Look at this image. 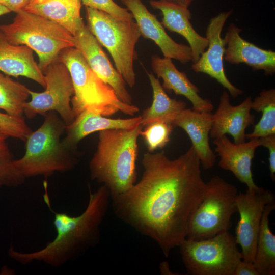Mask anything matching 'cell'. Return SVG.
Returning <instances> with one entry per match:
<instances>
[{
    "instance_id": "cell-17",
    "label": "cell",
    "mask_w": 275,
    "mask_h": 275,
    "mask_svg": "<svg viewBox=\"0 0 275 275\" xmlns=\"http://www.w3.org/2000/svg\"><path fill=\"white\" fill-rule=\"evenodd\" d=\"M241 30L233 23L229 25L224 38V59L230 64L244 63L254 71L262 70L266 75H272L275 72V52L246 41L240 35Z\"/></svg>"
},
{
    "instance_id": "cell-22",
    "label": "cell",
    "mask_w": 275,
    "mask_h": 275,
    "mask_svg": "<svg viewBox=\"0 0 275 275\" xmlns=\"http://www.w3.org/2000/svg\"><path fill=\"white\" fill-rule=\"evenodd\" d=\"M0 71L8 76L27 77L46 87L44 74L34 59L33 50L24 45L9 43L1 31Z\"/></svg>"
},
{
    "instance_id": "cell-2",
    "label": "cell",
    "mask_w": 275,
    "mask_h": 275,
    "mask_svg": "<svg viewBox=\"0 0 275 275\" xmlns=\"http://www.w3.org/2000/svg\"><path fill=\"white\" fill-rule=\"evenodd\" d=\"M44 201L54 215L53 224L57 232L54 239L43 248L31 252H21L11 246L8 254L11 258L23 265L39 261L59 267L97 244L100 227L107 213L111 196L103 185L94 191L89 188L86 209L80 215L72 216L52 209L46 181L44 182Z\"/></svg>"
},
{
    "instance_id": "cell-21",
    "label": "cell",
    "mask_w": 275,
    "mask_h": 275,
    "mask_svg": "<svg viewBox=\"0 0 275 275\" xmlns=\"http://www.w3.org/2000/svg\"><path fill=\"white\" fill-rule=\"evenodd\" d=\"M141 116L128 119H111L99 114L85 111L66 125V136L62 140L64 146L72 151L86 136L96 131L112 129L133 128L141 124Z\"/></svg>"
},
{
    "instance_id": "cell-3",
    "label": "cell",
    "mask_w": 275,
    "mask_h": 275,
    "mask_svg": "<svg viewBox=\"0 0 275 275\" xmlns=\"http://www.w3.org/2000/svg\"><path fill=\"white\" fill-rule=\"evenodd\" d=\"M143 126L99 131L97 148L89 162L92 180L104 185L111 198L136 182L138 137Z\"/></svg>"
},
{
    "instance_id": "cell-37",
    "label": "cell",
    "mask_w": 275,
    "mask_h": 275,
    "mask_svg": "<svg viewBox=\"0 0 275 275\" xmlns=\"http://www.w3.org/2000/svg\"><path fill=\"white\" fill-rule=\"evenodd\" d=\"M10 12L7 7L0 4V16L7 14Z\"/></svg>"
},
{
    "instance_id": "cell-26",
    "label": "cell",
    "mask_w": 275,
    "mask_h": 275,
    "mask_svg": "<svg viewBox=\"0 0 275 275\" xmlns=\"http://www.w3.org/2000/svg\"><path fill=\"white\" fill-rule=\"evenodd\" d=\"M252 109L261 112L259 121L246 139L260 138L275 134V89L263 90L252 102Z\"/></svg>"
},
{
    "instance_id": "cell-10",
    "label": "cell",
    "mask_w": 275,
    "mask_h": 275,
    "mask_svg": "<svg viewBox=\"0 0 275 275\" xmlns=\"http://www.w3.org/2000/svg\"><path fill=\"white\" fill-rule=\"evenodd\" d=\"M43 73L46 83L45 90L36 92L30 90L31 100L23 105L24 115L31 119L37 114L44 115L53 111L66 125L70 124L75 119L71 105L74 89L67 67L57 59Z\"/></svg>"
},
{
    "instance_id": "cell-36",
    "label": "cell",
    "mask_w": 275,
    "mask_h": 275,
    "mask_svg": "<svg viewBox=\"0 0 275 275\" xmlns=\"http://www.w3.org/2000/svg\"><path fill=\"white\" fill-rule=\"evenodd\" d=\"M188 8L194 0H162Z\"/></svg>"
},
{
    "instance_id": "cell-32",
    "label": "cell",
    "mask_w": 275,
    "mask_h": 275,
    "mask_svg": "<svg viewBox=\"0 0 275 275\" xmlns=\"http://www.w3.org/2000/svg\"><path fill=\"white\" fill-rule=\"evenodd\" d=\"M261 146L266 147L269 152V169L270 176L273 181L275 179V134L260 138Z\"/></svg>"
},
{
    "instance_id": "cell-25",
    "label": "cell",
    "mask_w": 275,
    "mask_h": 275,
    "mask_svg": "<svg viewBox=\"0 0 275 275\" xmlns=\"http://www.w3.org/2000/svg\"><path fill=\"white\" fill-rule=\"evenodd\" d=\"M275 209V201L264 209L258 235L254 260L259 275L275 274V235L269 226V217Z\"/></svg>"
},
{
    "instance_id": "cell-29",
    "label": "cell",
    "mask_w": 275,
    "mask_h": 275,
    "mask_svg": "<svg viewBox=\"0 0 275 275\" xmlns=\"http://www.w3.org/2000/svg\"><path fill=\"white\" fill-rule=\"evenodd\" d=\"M0 129L8 136L25 141L32 132L24 118H16L0 112Z\"/></svg>"
},
{
    "instance_id": "cell-14",
    "label": "cell",
    "mask_w": 275,
    "mask_h": 275,
    "mask_svg": "<svg viewBox=\"0 0 275 275\" xmlns=\"http://www.w3.org/2000/svg\"><path fill=\"white\" fill-rule=\"evenodd\" d=\"M131 13L141 36L153 41L164 57L174 59L182 64L191 61L189 46L179 44L166 33L156 16L151 13L141 0H120Z\"/></svg>"
},
{
    "instance_id": "cell-24",
    "label": "cell",
    "mask_w": 275,
    "mask_h": 275,
    "mask_svg": "<svg viewBox=\"0 0 275 275\" xmlns=\"http://www.w3.org/2000/svg\"><path fill=\"white\" fill-rule=\"evenodd\" d=\"M153 92L151 105L143 112L142 125L156 121L171 122L181 111L186 108L185 102L170 98L162 87L159 79L152 73H148Z\"/></svg>"
},
{
    "instance_id": "cell-5",
    "label": "cell",
    "mask_w": 275,
    "mask_h": 275,
    "mask_svg": "<svg viewBox=\"0 0 275 275\" xmlns=\"http://www.w3.org/2000/svg\"><path fill=\"white\" fill-rule=\"evenodd\" d=\"M58 59L67 67L73 83L74 94L71 105L74 117L85 111L104 116L118 112L133 116L139 108L121 101L113 89L90 68L84 56L75 47L62 50Z\"/></svg>"
},
{
    "instance_id": "cell-11",
    "label": "cell",
    "mask_w": 275,
    "mask_h": 275,
    "mask_svg": "<svg viewBox=\"0 0 275 275\" xmlns=\"http://www.w3.org/2000/svg\"><path fill=\"white\" fill-rule=\"evenodd\" d=\"M273 201L272 192L261 187L256 191L239 192L236 199L239 219L236 228V243L241 248L242 259L254 262L257 241L265 206Z\"/></svg>"
},
{
    "instance_id": "cell-9",
    "label": "cell",
    "mask_w": 275,
    "mask_h": 275,
    "mask_svg": "<svg viewBox=\"0 0 275 275\" xmlns=\"http://www.w3.org/2000/svg\"><path fill=\"white\" fill-rule=\"evenodd\" d=\"M205 196L190 223L186 238L201 240L228 231L237 212V187L219 176L206 183Z\"/></svg>"
},
{
    "instance_id": "cell-13",
    "label": "cell",
    "mask_w": 275,
    "mask_h": 275,
    "mask_svg": "<svg viewBox=\"0 0 275 275\" xmlns=\"http://www.w3.org/2000/svg\"><path fill=\"white\" fill-rule=\"evenodd\" d=\"M74 36V47L84 56L92 70L109 85L122 102L132 104V97L125 80L115 68L101 45L85 25Z\"/></svg>"
},
{
    "instance_id": "cell-4",
    "label": "cell",
    "mask_w": 275,
    "mask_h": 275,
    "mask_svg": "<svg viewBox=\"0 0 275 275\" xmlns=\"http://www.w3.org/2000/svg\"><path fill=\"white\" fill-rule=\"evenodd\" d=\"M44 115L42 124L26 138L23 156L13 160L15 168L25 179L37 176L47 178L56 172H66L78 161L72 151L63 144L61 136L66 125L61 118L53 111Z\"/></svg>"
},
{
    "instance_id": "cell-19",
    "label": "cell",
    "mask_w": 275,
    "mask_h": 275,
    "mask_svg": "<svg viewBox=\"0 0 275 275\" xmlns=\"http://www.w3.org/2000/svg\"><path fill=\"white\" fill-rule=\"evenodd\" d=\"M149 4L153 9L161 11V23L164 28L179 34L187 40L191 49V61L196 62L208 47V40L194 29L188 8L162 0H151Z\"/></svg>"
},
{
    "instance_id": "cell-20",
    "label": "cell",
    "mask_w": 275,
    "mask_h": 275,
    "mask_svg": "<svg viewBox=\"0 0 275 275\" xmlns=\"http://www.w3.org/2000/svg\"><path fill=\"white\" fill-rule=\"evenodd\" d=\"M151 67L157 77L162 78V87L164 90L184 96L191 103L192 109L195 111L211 112L213 110L211 101L199 95L198 88L190 81L185 73L176 68L172 59L154 54L151 58Z\"/></svg>"
},
{
    "instance_id": "cell-27",
    "label": "cell",
    "mask_w": 275,
    "mask_h": 275,
    "mask_svg": "<svg viewBox=\"0 0 275 275\" xmlns=\"http://www.w3.org/2000/svg\"><path fill=\"white\" fill-rule=\"evenodd\" d=\"M29 96L30 89L0 71V109L11 116L23 118V105Z\"/></svg>"
},
{
    "instance_id": "cell-8",
    "label": "cell",
    "mask_w": 275,
    "mask_h": 275,
    "mask_svg": "<svg viewBox=\"0 0 275 275\" xmlns=\"http://www.w3.org/2000/svg\"><path fill=\"white\" fill-rule=\"evenodd\" d=\"M234 236L228 231L201 240L185 239L178 246L184 265L191 275H233L242 259Z\"/></svg>"
},
{
    "instance_id": "cell-18",
    "label": "cell",
    "mask_w": 275,
    "mask_h": 275,
    "mask_svg": "<svg viewBox=\"0 0 275 275\" xmlns=\"http://www.w3.org/2000/svg\"><path fill=\"white\" fill-rule=\"evenodd\" d=\"M174 127L183 129L188 134L195 151L205 170L213 168L216 155L209 144V134L213 123L212 114L185 108L173 120Z\"/></svg>"
},
{
    "instance_id": "cell-34",
    "label": "cell",
    "mask_w": 275,
    "mask_h": 275,
    "mask_svg": "<svg viewBox=\"0 0 275 275\" xmlns=\"http://www.w3.org/2000/svg\"><path fill=\"white\" fill-rule=\"evenodd\" d=\"M30 0H4L0 4L7 7L11 12L15 13L23 8L29 3Z\"/></svg>"
},
{
    "instance_id": "cell-6",
    "label": "cell",
    "mask_w": 275,
    "mask_h": 275,
    "mask_svg": "<svg viewBox=\"0 0 275 275\" xmlns=\"http://www.w3.org/2000/svg\"><path fill=\"white\" fill-rule=\"evenodd\" d=\"M15 13L11 23L0 25V31L9 43L35 51L43 72L62 50L74 47V36L60 25L22 9Z\"/></svg>"
},
{
    "instance_id": "cell-30",
    "label": "cell",
    "mask_w": 275,
    "mask_h": 275,
    "mask_svg": "<svg viewBox=\"0 0 275 275\" xmlns=\"http://www.w3.org/2000/svg\"><path fill=\"white\" fill-rule=\"evenodd\" d=\"M81 2L85 7L102 11L117 19L127 21L133 20L131 13L113 0H81Z\"/></svg>"
},
{
    "instance_id": "cell-35",
    "label": "cell",
    "mask_w": 275,
    "mask_h": 275,
    "mask_svg": "<svg viewBox=\"0 0 275 275\" xmlns=\"http://www.w3.org/2000/svg\"><path fill=\"white\" fill-rule=\"evenodd\" d=\"M9 137L0 129V154L11 156L6 141Z\"/></svg>"
},
{
    "instance_id": "cell-28",
    "label": "cell",
    "mask_w": 275,
    "mask_h": 275,
    "mask_svg": "<svg viewBox=\"0 0 275 275\" xmlns=\"http://www.w3.org/2000/svg\"><path fill=\"white\" fill-rule=\"evenodd\" d=\"M144 127L140 135L143 137L150 152L161 149L168 144L174 127L171 122L166 120H156Z\"/></svg>"
},
{
    "instance_id": "cell-7",
    "label": "cell",
    "mask_w": 275,
    "mask_h": 275,
    "mask_svg": "<svg viewBox=\"0 0 275 275\" xmlns=\"http://www.w3.org/2000/svg\"><path fill=\"white\" fill-rule=\"evenodd\" d=\"M86 12L87 26L100 44L108 51L116 70L126 84L133 87L135 84V47L141 36L135 21L119 20L88 7H86Z\"/></svg>"
},
{
    "instance_id": "cell-16",
    "label": "cell",
    "mask_w": 275,
    "mask_h": 275,
    "mask_svg": "<svg viewBox=\"0 0 275 275\" xmlns=\"http://www.w3.org/2000/svg\"><path fill=\"white\" fill-rule=\"evenodd\" d=\"M252 102L251 97H248L238 105L233 106L229 93L224 91L218 108L212 114L211 138L215 139L228 134L233 138L235 144L246 142V129L255 122V116L251 114Z\"/></svg>"
},
{
    "instance_id": "cell-33",
    "label": "cell",
    "mask_w": 275,
    "mask_h": 275,
    "mask_svg": "<svg viewBox=\"0 0 275 275\" xmlns=\"http://www.w3.org/2000/svg\"><path fill=\"white\" fill-rule=\"evenodd\" d=\"M233 275H259V273L253 263L241 259L237 263Z\"/></svg>"
},
{
    "instance_id": "cell-23",
    "label": "cell",
    "mask_w": 275,
    "mask_h": 275,
    "mask_svg": "<svg viewBox=\"0 0 275 275\" xmlns=\"http://www.w3.org/2000/svg\"><path fill=\"white\" fill-rule=\"evenodd\" d=\"M81 0H30L22 10L60 25L73 36L84 26Z\"/></svg>"
},
{
    "instance_id": "cell-31",
    "label": "cell",
    "mask_w": 275,
    "mask_h": 275,
    "mask_svg": "<svg viewBox=\"0 0 275 275\" xmlns=\"http://www.w3.org/2000/svg\"><path fill=\"white\" fill-rule=\"evenodd\" d=\"M24 180L14 166L11 156L0 154V187L18 186Z\"/></svg>"
},
{
    "instance_id": "cell-12",
    "label": "cell",
    "mask_w": 275,
    "mask_h": 275,
    "mask_svg": "<svg viewBox=\"0 0 275 275\" xmlns=\"http://www.w3.org/2000/svg\"><path fill=\"white\" fill-rule=\"evenodd\" d=\"M232 12V10L223 12L210 19L206 32V38L208 40V49L192 64L191 69L196 73H205L215 79L228 90L233 98H236L241 95L243 91L234 86L226 75L223 64L226 43L221 37L224 24Z\"/></svg>"
},
{
    "instance_id": "cell-15",
    "label": "cell",
    "mask_w": 275,
    "mask_h": 275,
    "mask_svg": "<svg viewBox=\"0 0 275 275\" xmlns=\"http://www.w3.org/2000/svg\"><path fill=\"white\" fill-rule=\"evenodd\" d=\"M240 144L231 142L226 135L215 139L217 156L220 157L219 166L231 171L250 191H256L260 187L254 182L251 170L252 160L257 148L261 146L260 138H254Z\"/></svg>"
},
{
    "instance_id": "cell-1",
    "label": "cell",
    "mask_w": 275,
    "mask_h": 275,
    "mask_svg": "<svg viewBox=\"0 0 275 275\" xmlns=\"http://www.w3.org/2000/svg\"><path fill=\"white\" fill-rule=\"evenodd\" d=\"M140 180L111 198L122 221L154 240L168 257L186 238L190 221L207 189L193 147L175 159L164 151L144 154Z\"/></svg>"
}]
</instances>
